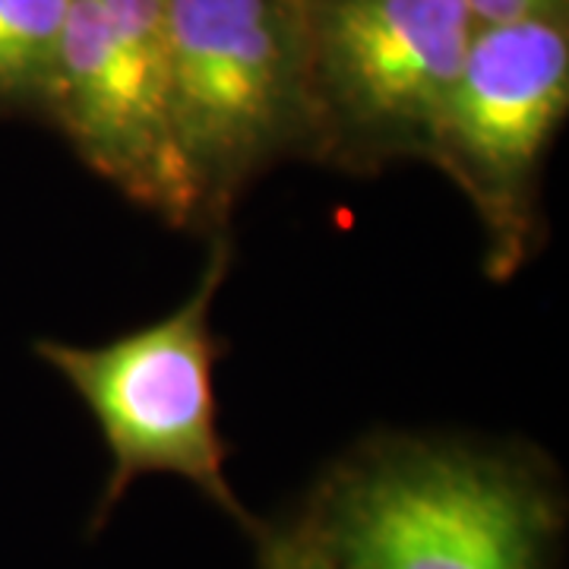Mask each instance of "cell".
I'll list each match as a JSON object with an SVG mask.
<instances>
[{
    "label": "cell",
    "instance_id": "cell-1",
    "mask_svg": "<svg viewBox=\"0 0 569 569\" xmlns=\"http://www.w3.org/2000/svg\"><path fill=\"white\" fill-rule=\"evenodd\" d=\"M557 529L529 468L399 440L336 468L291 531L336 569H548Z\"/></svg>",
    "mask_w": 569,
    "mask_h": 569
},
{
    "label": "cell",
    "instance_id": "cell-2",
    "mask_svg": "<svg viewBox=\"0 0 569 569\" xmlns=\"http://www.w3.org/2000/svg\"><path fill=\"white\" fill-rule=\"evenodd\" d=\"M231 269V244L216 241L200 284L178 310L104 346H70L44 339L36 346L77 389L92 411L111 452V475L99 497L92 529H102L140 475H178L238 519L250 535L263 529L224 475V447L216 418L212 370L224 342L212 332L209 313L216 291Z\"/></svg>",
    "mask_w": 569,
    "mask_h": 569
},
{
    "label": "cell",
    "instance_id": "cell-3",
    "mask_svg": "<svg viewBox=\"0 0 569 569\" xmlns=\"http://www.w3.org/2000/svg\"><path fill=\"white\" fill-rule=\"evenodd\" d=\"M168 111L203 222L284 149H310L298 0H168Z\"/></svg>",
    "mask_w": 569,
    "mask_h": 569
},
{
    "label": "cell",
    "instance_id": "cell-4",
    "mask_svg": "<svg viewBox=\"0 0 569 569\" xmlns=\"http://www.w3.org/2000/svg\"><path fill=\"white\" fill-rule=\"evenodd\" d=\"M310 149L348 168L430 156L478 22L466 0H298Z\"/></svg>",
    "mask_w": 569,
    "mask_h": 569
},
{
    "label": "cell",
    "instance_id": "cell-5",
    "mask_svg": "<svg viewBox=\"0 0 569 569\" xmlns=\"http://www.w3.org/2000/svg\"><path fill=\"white\" fill-rule=\"evenodd\" d=\"M569 108V17L478 26L430 142L488 228L490 276L509 279L535 231V181Z\"/></svg>",
    "mask_w": 569,
    "mask_h": 569
},
{
    "label": "cell",
    "instance_id": "cell-6",
    "mask_svg": "<svg viewBox=\"0 0 569 569\" xmlns=\"http://www.w3.org/2000/svg\"><path fill=\"white\" fill-rule=\"evenodd\" d=\"M44 118L127 200L203 222L168 111V0H70Z\"/></svg>",
    "mask_w": 569,
    "mask_h": 569
},
{
    "label": "cell",
    "instance_id": "cell-7",
    "mask_svg": "<svg viewBox=\"0 0 569 569\" xmlns=\"http://www.w3.org/2000/svg\"><path fill=\"white\" fill-rule=\"evenodd\" d=\"M70 0H0V111L44 118Z\"/></svg>",
    "mask_w": 569,
    "mask_h": 569
},
{
    "label": "cell",
    "instance_id": "cell-8",
    "mask_svg": "<svg viewBox=\"0 0 569 569\" xmlns=\"http://www.w3.org/2000/svg\"><path fill=\"white\" fill-rule=\"evenodd\" d=\"M260 569H336L291 529H260Z\"/></svg>",
    "mask_w": 569,
    "mask_h": 569
},
{
    "label": "cell",
    "instance_id": "cell-9",
    "mask_svg": "<svg viewBox=\"0 0 569 569\" xmlns=\"http://www.w3.org/2000/svg\"><path fill=\"white\" fill-rule=\"evenodd\" d=\"M478 26L538 20V17H569V0H466Z\"/></svg>",
    "mask_w": 569,
    "mask_h": 569
}]
</instances>
